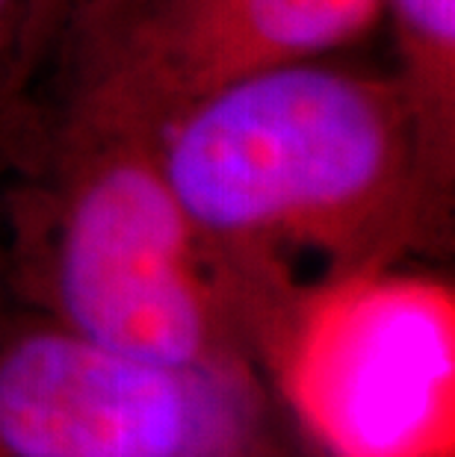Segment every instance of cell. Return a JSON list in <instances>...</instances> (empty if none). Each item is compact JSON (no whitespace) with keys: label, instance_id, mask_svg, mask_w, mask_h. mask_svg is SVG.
<instances>
[{"label":"cell","instance_id":"obj_1","mask_svg":"<svg viewBox=\"0 0 455 457\" xmlns=\"http://www.w3.org/2000/svg\"><path fill=\"white\" fill-rule=\"evenodd\" d=\"M157 154L222 266L293 245L355 269L443 225L396 77L251 74L163 124Z\"/></svg>","mask_w":455,"mask_h":457},{"label":"cell","instance_id":"obj_2","mask_svg":"<svg viewBox=\"0 0 455 457\" xmlns=\"http://www.w3.org/2000/svg\"><path fill=\"white\" fill-rule=\"evenodd\" d=\"M33 178L63 325L148 363L222 369L225 310L207 278L222 260L181 207L157 133L56 119Z\"/></svg>","mask_w":455,"mask_h":457},{"label":"cell","instance_id":"obj_3","mask_svg":"<svg viewBox=\"0 0 455 457\" xmlns=\"http://www.w3.org/2000/svg\"><path fill=\"white\" fill-rule=\"evenodd\" d=\"M382 15V0H145L72 77L60 119L160 133L190 104L319 60Z\"/></svg>","mask_w":455,"mask_h":457},{"label":"cell","instance_id":"obj_4","mask_svg":"<svg viewBox=\"0 0 455 457\" xmlns=\"http://www.w3.org/2000/svg\"><path fill=\"white\" fill-rule=\"evenodd\" d=\"M222 402V369L148 363L65 325L0 337V449L13 457H187Z\"/></svg>","mask_w":455,"mask_h":457},{"label":"cell","instance_id":"obj_5","mask_svg":"<svg viewBox=\"0 0 455 457\" xmlns=\"http://www.w3.org/2000/svg\"><path fill=\"white\" fill-rule=\"evenodd\" d=\"M296 372L319 425L350 457H414L450 411V298L409 280L346 287L316 310Z\"/></svg>","mask_w":455,"mask_h":457},{"label":"cell","instance_id":"obj_6","mask_svg":"<svg viewBox=\"0 0 455 457\" xmlns=\"http://www.w3.org/2000/svg\"><path fill=\"white\" fill-rule=\"evenodd\" d=\"M396 38V86L409 106L432 198L455 187V0H382Z\"/></svg>","mask_w":455,"mask_h":457},{"label":"cell","instance_id":"obj_7","mask_svg":"<svg viewBox=\"0 0 455 457\" xmlns=\"http://www.w3.org/2000/svg\"><path fill=\"white\" fill-rule=\"evenodd\" d=\"M38 0H0V174L24 178L42 169L54 121L33 104V21Z\"/></svg>","mask_w":455,"mask_h":457},{"label":"cell","instance_id":"obj_8","mask_svg":"<svg viewBox=\"0 0 455 457\" xmlns=\"http://www.w3.org/2000/svg\"><path fill=\"white\" fill-rule=\"evenodd\" d=\"M145 0H38L33 21L36 80L51 62L69 74V83L110 38L131 21Z\"/></svg>","mask_w":455,"mask_h":457}]
</instances>
